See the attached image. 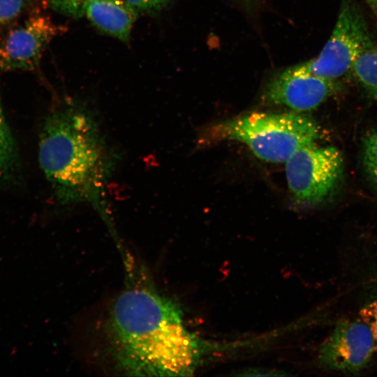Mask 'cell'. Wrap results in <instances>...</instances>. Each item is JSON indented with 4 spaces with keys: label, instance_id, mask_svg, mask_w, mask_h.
Wrapping results in <instances>:
<instances>
[{
    "label": "cell",
    "instance_id": "1",
    "mask_svg": "<svg viewBox=\"0 0 377 377\" xmlns=\"http://www.w3.org/2000/svg\"><path fill=\"white\" fill-rule=\"evenodd\" d=\"M109 326L117 364L128 375H192L210 349L185 328L175 302L147 288L124 290Z\"/></svg>",
    "mask_w": 377,
    "mask_h": 377
},
{
    "label": "cell",
    "instance_id": "2",
    "mask_svg": "<svg viewBox=\"0 0 377 377\" xmlns=\"http://www.w3.org/2000/svg\"><path fill=\"white\" fill-rule=\"evenodd\" d=\"M119 158L85 103L65 100L45 120L38 160L59 204H91L105 217V189Z\"/></svg>",
    "mask_w": 377,
    "mask_h": 377
},
{
    "label": "cell",
    "instance_id": "3",
    "mask_svg": "<svg viewBox=\"0 0 377 377\" xmlns=\"http://www.w3.org/2000/svg\"><path fill=\"white\" fill-rule=\"evenodd\" d=\"M213 140L245 144L259 158L286 163L300 149L316 143L319 125L302 112H253L220 123L210 131Z\"/></svg>",
    "mask_w": 377,
    "mask_h": 377
},
{
    "label": "cell",
    "instance_id": "4",
    "mask_svg": "<svg viewBox=\"0 0 377 377\" xmlns=\"http://www.w3.org/2000/svg\"><path fill=\"white\" fill-rule=\"evenodd\" d=\"M373 45L357 6L353 0H343L332 34L320 54L302 64L316 75L337 80L351 71L359 57Z\"/></svg>",
    "mask_w": 377,
    "mask_h": 377
},
{
    "label": "cell",
    "instance_id": "5",
    "mask_svg": "<svg viewBox=\"0 0 377 377\" xmlns=\"http://www.w3.org/2000/svg\"><path fill=\"white\" fill-rule=\"evenodd\" d=\"M343 170V158L332 146L312 144L296 151L286 162V177L293 200L300 205L323 202L336 188Z\"/></svg>",
    "mask_w": 377,
    "mask_h": 377
},
{
    "label": "cell",
    "instance_id": "6",
    "mask_svg": "<svg viewBox=\"0 0 377 377\" xmlns=\"http://www.w3.org/2000/svg\"><path fill=\"white\" fill-rule=\"evenodd\" d=\"M336 81L311 73L301 63L274 75L267 83L262 99L267 104L302 113L317 108L332 96L338 87Z\"/></svg>",
    "mask_w": 377,
    "mask_h": 377
},
{
    "label": "cell",
    "instance_id": "7",
    "mask_svg": "<svg viewBox=\"0 0 377 377\" xmlns=\"http://www.w3.org/2000/svg\"><path fill=\"white\" fill-rule=\"evenodd\" d=\"M62 31L45 15L31 16L12 29L0 45V69H36L47 45Z\"/></svg>",
    "mask_w": 377,
    "mask_h": 377
},
{
    "label": "cell",
    "instance_id": "8",
    "mask_svg": "<svg viewBox=\"0 0 377 377\" xmlns=\"http://www.w3.org/2000/svg\"><path fill=\"white\" fill-rule=\"evenodd\" d=\"M375 349L372 332L364 321H343L322 344L319 360L328 369L355 372L365 367Z\"/></svg>",
    "mask_w": 377,
    "mask_h": 377
},
{
    "label": "cell",
    "instance_id": "9",
    "mask_svg": "<svg viewBox=\"0 0 377 377\" xmlns=\"http://www.w3.org/2000/svg\"><path fill=\"white\" fill-rule=\"evenodd\" d=\"M85 15L100 31L128 43L138 13L125 0H89Z\"/></svg>",
    "mask_w": 377,
    "mask_h": 377
},
{
    "label": "cell",
    "instance_id": "10",
    "mask_svg": "<svg viewBox=\"0 0 377 377\" xmlns=\"http://www.w3.org/2000/svg\"><path fill=\"white\" fill-rule=\"evenodd\" d=\"M351 71L362 87L377 98V47L373 45L365 50L355 61Z\"/></svg>",
    "mask_w": 377,
    "mask_h": 377
},
{
    "label": "cell",
    "instance_id": "11",
    "mask_svg": "<svg viewBox=\"0 0 377 377\" xmlns=\"http://www.w3.org/2000/svg\"><path fill=\"white\" fill-rule=\"evenodd\" d=\"M14 160L13 142L0 103V179L8 175Z\"/></svg>",
    "mask_w": 377,
    "mask_h": 377
},
{
    "label": "cell",
    "instance_id": "12",
    "mask_svg": "<svg viewBox=\"0 0 377 377\" xmlns=\"http://www.w3.org/2000/svg\"><path fill=\"white\" fill-rule=\"evenodd\" d=\"M362 159L367 175L377 187V131H371L364 137Z\"/></svg>",
    "mask_w": 377,
    "mask_h": 377
},
{
    "label": "cell",
    "instance_id": "13",
    "mask_svg": "<svg viewBox=\"0 0 377 377\" xmlns=\"http://www.w3.org/2000/svg\"><path fill=\"white\" fill-rule=\"evenodd\" d=\"M48 7L65 16L80 18L85 15L89 0H43Z\"/></svg>",
    "mask_w": 377,
    "mask_h": 377
},
{
    "label": "cell",
    "instance_id": "14",
    "mask_svg": "<svg viewBox=\"0 0 377 377\" xmlns=\"http://www.w3.org/2000/svg\"><path fill=\"white\" fill-rule=\"evenodd\" d=\"M29 0H0V27L15 20L24 10Z\"/></svg>",
    "mask_w": 377,
    "mask_h": 377
},
{
    "label": "cell",
    "instance_id": "15",
    "mask_svg": "<svg viewBox=\"0 0 377 377\" xmlns=\"http://www.w3.org/2000/svg\"><path fill=\"white\" fill-rule=\"evenodd\" d=\"M136 11L147 15H155L161 13L171 0H125Z\"/></svg>",
    "mask_w": 377,
    "mask_h": 377
},
{
    "label": "cell",
    "instance_id": "16",
    "mask_svg": "<svg viewBox=\"0 0 377 377\" xmlns=\"http://www.w3.org/2000/svg\"><path fill=\"white\" fill-rule=\"evenodd\" d=\"M364 321L369 325L377 349V300L367 305L360 312Z\"/></svg>",
    "mask_w": 377,
    "mask_h": 377
},
{
    "label": "cell",
    "instance_id": "17",
    "mask_svg": "<svg viewBox=\"0 0 377 377\" xmlns=\"http://www.w3.org/2000/svg\"><path fill=\"white\" fill-rule=\"evenodd\" d=\"M365 1L374 13L377 15V0H365Z\"/></svg>",
    "mask_w": 377,
    "mask_h": 377
}]
</instances>
